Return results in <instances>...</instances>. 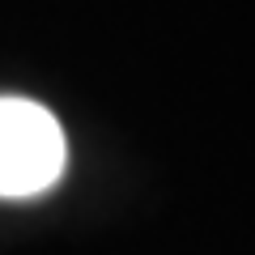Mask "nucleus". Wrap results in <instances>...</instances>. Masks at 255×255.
<instances>
[{"mask_svg":"<svg viewBox=\"0 0 255 255\" xmlns=\"http://www.w3.org/2000/svg\"><path fill=\"white\" fill-rule=\"evenodd\" d=\"M68 162L64 128L43 102L0 98V196H43Z\"/></svg>","mask_w":255,"mask_h":255,"instance_id":"f257e3e1","label":"nucleus"}]
</instances>
